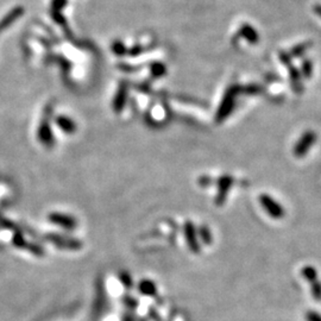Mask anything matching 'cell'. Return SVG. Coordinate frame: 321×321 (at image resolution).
I'll use <instances>...</instances> for the list:
<instances>
[{
  "label": "cell",
  "instance_id": "1",
  "mask_svg": "<svg viewBox=\"0 0 321 321\" xmlns=\"http://www.w3.org/2000/svg\"><path fill=\"white\" fill-rule=\"evenodd\" d=\"M50 220L52 223L60 225V226H62L64 228H73L75 226V221H74V219L68 217V215L56 214V213H54V214L50 217Z\"/></svg>",
  "mask_w": 321,
  "mask_h": 321
},
{
  "label": "cell",
  "instance_id": "3",
  "mask_svg": "<svg viewBox=\"0 0 321 321\" xmlns=\"http://www.w3.org/2000/svg\"><path fill=\"white\" fill-rule=\"evenodd\" d=\"M308 321H321V317L316 313L308 314Z\"/></svg>",
  "mask_w": 321,
  "mask_h": 321
},
{
  "label": "cell",
  "instance_id": "2",
  "mask_svg": "<svg viewBox=\"0 0 321 321\" xmlns=\"http://www.w3.org/2000/svg\"><path fill=\"white\" fill-rule=\"evenodd\" d=\"M57 124L61 130H63L67 134H72V132L75 131V124H74L73 120L67 118V117H58Z\"/></svg>",
  "mask_w": 321,
  "mask_h": 321
}]
</instances>
